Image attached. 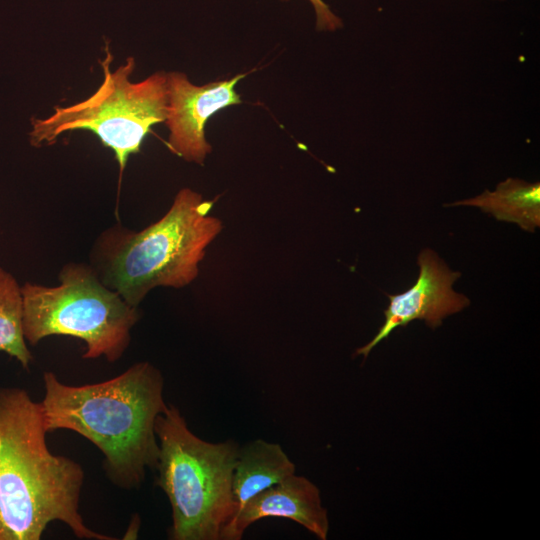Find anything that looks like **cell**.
I'll list each match as a JSON object with an SVG mask.
<instances>
[{
	"instance_id": "cell-4",
	"label": "cell",
	"mask_w": 540,
	"mask_h": 540,
	"mask_svg": "<svg viewBox=\"0 0 540 540\" xmlns=\"http://www.w3.org/2000/svg\"><path fill=\"white\" fill-rule=\"evenodd\" d=\"M159 442L156 485L167 496L172 540H221L236 515L232 479L240 445L195 435L180 410L167 405L155 422Z\"/></svg>"
},
{
	"instance_id": "cell-12",
	"label": "cell",
	"mask_w": 540,
	"mask_h": 540,
	"mask_svg": "<svg viewBox=\"0 0 540 540\" xmlns=\"http://www.w3.org/2000/svg\"><path fill=\"white\" fill-rule=\"evenodd\" d=\"M22 319L21 286L10 272L0 267V352L28 369L33 357L24 338Z\"/></svg>"
},
{
	"instance_id": "cell-8",
	"label": "cell",
	"mask_w": 540,
	"mask_h": 540,
	"mask_svg": "<svg viewBox=\"0 0 540 540\" xmlns=\"http://www.w3.org/2000/svg\"><path fill=\"white\" fill-rule=\"evenodd\" d=\"M245 77L239 74L202 86L191 83L181 72L167 74L168 108L165 120L170 134L168 147L186 161L203 164L211 152L205 138V125L217 111L241 102L235 85Z\"/></svg>"
},
{
	"instance_id": "cell-11",
	"label": "cell",
	"mask_w": 540,
	"mask_h": 540,
	"mask_svg": "<svg viewBox=\"0 0 540 540\" xmlns=\"http://www.w3.org/2000/svg\"><path fill=\"white\" fill-rule=\"evenodd\" d=\"M475 206L497 220L516 223L525 231L534 232L540 225V184L508 178L494 191L449 204Z\"/></svg>"
},
{
	"instance_id": "cell-1",
	"label": "cell",
	"mask_w": 540,
	"mask_h": 540,
	"mask_svg": "<svg viewBox=\"0 0 540 540\" xmlns=\"http://www.w3.org/2000/svg\"><path fill=\"white\" fill-rule=\"evenodd\" d=\"M43 382L40 403L47 432L80 434L104 455L103 467L113 484L139 488L159 457L155 422L167 407L160 370L143 361L99 383L71 386L53 372H45Z\"/></svg>"
},
{
	"instance_id": "cell-9",
	"label": "cell",
	"mask_w": 540,
	"mask_h": 540,
	"mask_svg": "<svg viewBox=\"0 0 540 540\" xmlns=\"http://www.w3.org/2000/svg\"><path fill=\"white\" fill-rule=\"evenodd\" d=\"M268 517L294 521L320 540L328 537V512L319 488L306 477L292 474L250 499L225 527L221 540H240L251 524Z\"/></svg>"
},
{
	"instance_id": "cell-7",
	"label": "cell",
	"mask_w": 540,
	"mask_h": 540,
	"mask_svg": "<svg viewBox=\"0 0 540 540\" xmlns=\"http://www.w3.org/2000/svg\"><path fill=\"white\" fill-rule=\"evenodd\" d=\"M419 276L407 291L387 294L390 302L384 311V323L373 339L358 348L356 355L366 359L371 350L386 339L396 328L404 327L413 320H422L431 329L442 325L449 315L470 305V300L452 289L461 276L450 270L446 263L431 249H423L418 255Z\"/></svg>"
},
{
	"instance_id": "cell-10",
	"label": "cell",
	"mask_w": 540,
	"mask_h": 540,
	"mask_svg": "<svg viewBox=\"0 0 540 540\" xmlns=\"http://www.w3.org/2000/svg\"><path fill=\"white\" fill-rule=\"evenodd\" d=\"M295 471V464L278 443L256 439L240 446L232 479L236 515L250 499Z\"/></svg>"
},
{
	"instance_id": "cell-13",
	"label": "cell",
	"mask_w": 540,
	"mask_h": 540,
	"mask_svg": "<svg viewBox=\"0 0 540 540\" xmlns=\"http://www.w3.org/2000/svg\"><path fill=\"white\" fill-rule=\"evenodd\" d=\"M286 1V0H284ZM316 14L318 30L334 31L342 26L341 19L336 16L322 0H309Z\"/></svg>"
},
{
	"instance_id": "cell-3",
	"label": "cell",
	"mask_w": 540,
	"mask_h": 540,
	"mask_svg": "<svg viewBox=\"0 0 540 540\" xmlns=\"http://www.w3.org/2000/svg\"><path fill=\"white\" fill-rule=\"evenodd\" d=\"M212 200L181 189L169 210L148 227L133 231L120 224L103 231L90 254L102 283L138 307L156 287L182 288L199 274L206 249L222 221L210 215Z\"/></svg>"
},
{
	"instance_id": "cell-5",
	"label": "cell",
	"mask_w": 540,
	"mask_h": 540,
	"mask_svg": "<svg viewBox=\"0 0 540 540\" xmlns=\"http://www.w3.org/2000/svg\"><path fill=\"white\" fill-rule=\"evenodd\" d=\"M21 290L26 342L36 345L54 335L79 338L86 344L85 359L119 360L140 319L138 307L105 286L84 263L65 264L56 286L26 282Z\"/></svg>"
},
{
	"instance_id": "cell-2",
	"label": "cell",
	"mask_w": 540,
	"mask_h": 540,
	"mask_svg": "<svg viewBox=\"0 0 540 540\" xmlns=\"http://www.w3.org/2000/svg\"><path fill=\"white\" fill-rule=\"evenodd\" d=\"M40 402L0 387V540H39L54 521L80 539L114 540L91 530L79 512L84 471L50 452Z\"/></svg>"
},
{
	"instance_id": "cell-6",
	"label": "cell",
	"mask_w": 540,
	"mask_h": 540,
	"mask_svg": "<svg viewBox=\"0 0 540 540\" xmlns=\"http://www.w3.org/2000/svg\"><path fill=\"white\" fill-rule=\"evenodd\" d=\"M112 59L106 45V57L101 62L104 80L90 97L68 107H56L45 119H32V146L51 145L64 132L86 129L113 150L120 172L124 170L129 155L139 152L151 127L166 120L167 74L156 72L143 81L131 82L134 58L129 57L114 72L110 70Z\"/></svg>"
}]
</instances>
